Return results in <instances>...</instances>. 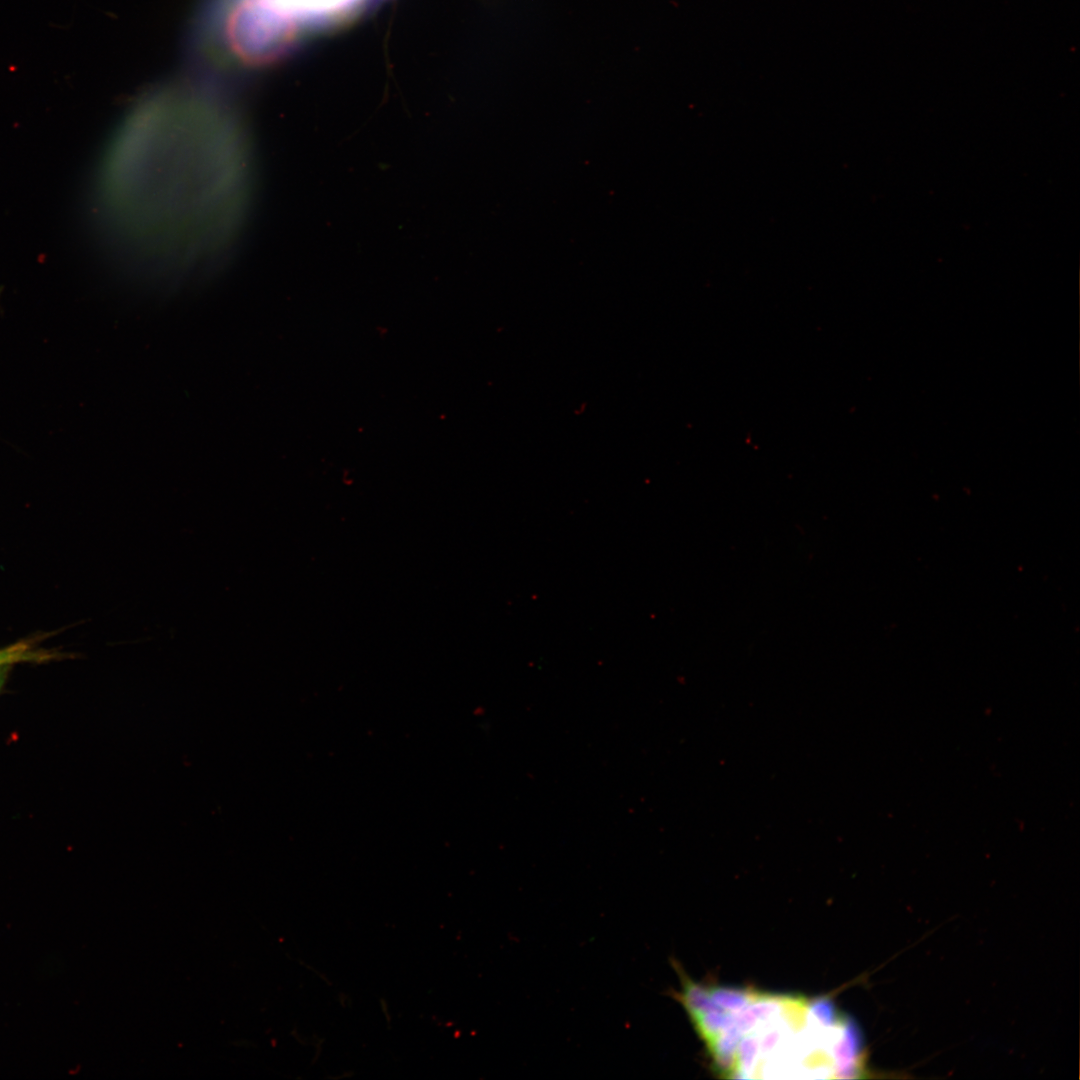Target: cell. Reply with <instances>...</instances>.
Wrapping results in <instances>:
<instances>
[{
    "mask_svg": "<svg viewBox=\"0 0 1080 1080\" xmlns=\"http://www.w3.org/2000/svg\"><path fill=\"white\" fill-rule=\"evenodd\" d=\"M254 150L236 107L208 80L153 88L104 156L103 219L133 267L184 276L223 258L251 205Z\"/></svg>",
    "mask_w": 1080,
    "mask_h": 1080,
    "instance_id": "obj_1",
    "label": "cell"
},
{
    "mask_svg": "<svg viewBox=\"0 0 1080 1080\" xmlns=\"http://www.w3.org/2000/svg\"><path fill=\"white\" fill-rule=\"evenodd\" d=\"M678 1001L727 1077L841 1078L862 1072L854 1031L825 999L705 986L676 962Z\"/></svg>",
    "mask_w": 1080,
    "mask_h": 1080,
    "instance_id": "obj_2",
    "label": "cell"
},
{
    "mask_svg": "<svg viewBox=\"0 0 1080 1080\" xmlns=\"http://www.w3.org/2000/svg\"><path fill=\"white\" fill-rule=\"evenodd\" d=\"M378 1L210 0L199 31L223 65L255 67L307 33L346 22Z\"/></svg>",
    "mask_w": 1080,
    "mask_h": 1080,
    "instance_id": "obj_3",
    "label": "cell"
},
{
    "mask_svg": "<svg viewBox=\"0 0 1080 1080\" xmlns=\"http://www.w3.org/2000/svg\"><path fill=\"white\" fill-rule=\"evenodd\" d=\"M55 658V654L35 646L32 640L14 643L0 649V667L20 662H41Z\"/></svg>",
    "mask_w": 1080,
    "mask_h": 1080,
    "instance_id": "obj_4",
    "label": "cell"
},
{
    "mask_svg": "<svg viewBox=\"0 0 1080 1080\" xmlns=\"http://www.w3.org/2000/svg\"><path fill=\"white\" fill-rule=\"evenodd\" d=\"M8 670H9L8 665L0 667V690H1L2 686L4 685V683H5V680H6L7 674H8Z\"/></svg>",
    "mask_w": 1080,
    "mask_h": 1080,
    "instance_id": "obj_5",
    "label": "cell"
}]
</instances>
